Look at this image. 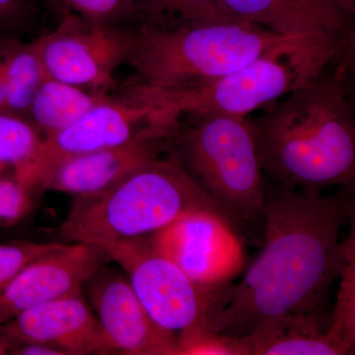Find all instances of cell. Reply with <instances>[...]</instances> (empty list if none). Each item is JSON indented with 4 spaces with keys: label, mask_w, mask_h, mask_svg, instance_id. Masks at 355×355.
<instances>
[{
    "label": "cell",
    "mask_w": 355,
    "mask_h": 355,
    "mask_svg": "<svg viewBox=\"0 0 355 355\" xmlns=\"http://www.w3.org/2000/svg\"><path fill=\"white\" fill-rule=\"evenodd\" d=\"M266 243L242 282L227 284L210 324L217 335L241 338L286 319L323 317L331 286L345 263L343 226L354 202L286 186H266Z\"/></svg>",
    "instance_id": "cell-1"
},
{
    "label": "cell",
    "mask_w": 355,
    "mask_h": 355,
    "mask_svg": "<svg viewBox=\"0 0 355 355\" xmlns=\"http://www.w3.org/2000/svg\"><path fill=\"white\" fill-rule=\"evenodd\" d=\"M345 67L301 86L249 119L263 174L304 193L349 187L355 120Z\"/></svg>",
    "instance_id": "cell-2"
},
{
    "label": "cell",
    "mask_w": 355,
    "mask_h": 355,
    "mask_svg": "<svg viewBox=\"0 0 355 355\" xmlns=\"http://www.w3.org/2000/svg\"><path fill=\"white\" fill-rule=\"evenodd\" d=\"M232 220L175 159L158 158L94 195L77 197L60 234L104 251L132 238L151 235L191 214Z\"/></svg>",
    "instance_id": "cell-3"
},
{
    "label": "cell",
    "mask_w": 355,
    "mask_h": 355,
    "mask_svg": "<svg viewBox=\"0 0 355 355\" xmlns=\"http://www.w3.org/2000/svg\"><path fill=\"white\" fill-rule=\"evenodd\" d=\"M135 34L128 64L135 70L137 83L159 90L209 85L279 44L301 38L280 36L245 20L200 26L144 23Z\"/></svg>",
    "instance_id": "cell-4"
},
{
    "label": "cell",
    "mask_w": 355,
    "mask_h": 355,
    "mask_svg": "<svg viewBox=\"0 0 355 355\" xmlns=\"http://www.w3.org/2000/svg\"><path fill=\"white\" fill-rule=\"evenodd\" d=\"M323 36L289 40L202 87L159 90L135 83L147 102L180 119L188 114L224 113L247 116L323 74L343 50Z\"/></svg>",
    "instance_id": "cell-5"
},
{
    "label": "cell",
    "mask_w": 355,
    "mask_h": 355,
    "mask_svg": "<svg viewBox=\"0 0 355 355\" xmlns=\"http://www.w3.org/2000/svg\"><path fill=\"white\" fill-rule=\"evenodd\" d=\"M179 121L168 150L233 221L263 216L266 184L247 116L209 113ZM182 118V116H181Z\"/></svg>",
    "instance_id": "cell-6"
},
{
    "label": "cell",
    "mask_w": 355,
    "mask_h": 355,
    "mask_svg": "<svg viewBox=\"0 0 355 355\" xmlns=\"http://www.w3.org/2000/svg\"><path fill=\"white\" fill-rule=\"evenodd\" d=\"M127 272L135 295L166 331L209 330L223 306L227 282L203 284L191 279L154 246L150 235L119 243L107 251Z\"/></svg>",
    "instance_id": "cell-7"
},
{
    "label": "cell",
    "mask_w": 355,
    "mask_h": 355,
    "mask_svg": "<svg viewBox=\"0 0 355 355\" xmlns=\"http://www.w3.org/2000/svg\"><path fill=\"white\" fill-rule=\"evenodd\" d=\"M165 113L132 87L120 97L107 96L60 132L44 135L32 157L15 171L27 193L44 189L51 172L64 161L120 146L153 125H169Z\"/></svg>",
    "instance_id": "cell-8"
},
{
    "label": "cell",
    "mask_w": 355,
    "mask_h": 355,
    "mask_svg": "<svg viewBox=\"0 0 355 355\" xmlns=\"http://www.w3.org/2000/svg\"><path fill=\"white\" fill-rule=\"evenodd\" d=\"M135 36V28L67 16L55 31L38 39L44 73L48 78L107 92L113 87L116 69L132 55Z\"/></svg>",
    "instance_id": "cell-9"
},
{
    "label": "cell",
    "mask_w": 355,
    "mask_h": 355,
    "mask_svg": "<svg viewBox=\"0 0 355 355\" xmlns=\"http://www.w3.org/2000/svg\"><path fill=\"white\" fill-rule=\"evenodd\" d=\"M110 261L106 251L92 245L58 243L30 261L0 293V326L23 311L83 291L86 282Z\"/></svg>",
    "instance_id": "cell-10"
},
{
    "label": "cell",
    "mask_w": 355,
    "mask_h": 355,
    "mask_svg": "<svg viewBox=\"0 0 355 355\" xmlns=\"http://www.w3.org/2000/svg\"><path fill=\"white\" fill-rule=\"evenodd\" d=\"M85 286L91 305L116 352L179 355L177 336L151 319L125 275L105 265Z\"/></svg>",
    "instance_id": "cell-11"
},
{
    "label": "cell",
    "mask_w": 355,
    "mask_h": 355,
    "mask_svg": "<svg viewBox=\"0 0 355 355\" xmlns=\"http://www.w3.org/2000/svg\"><path fill=\"white\" fill-rule=\"evenodd\" d=\"M232 224L200 212L180 219L151 234L154 246L191 279L203 284L226 282L241 261Z\"/></svg>",
    "instance_id": "cell-12"
},
{
    "label": "cell",
    "mask_w": 355,
    "mask_h": 355,
    "mask_svg": "<svg viewBox=\"0 0 355 355\" xmlns=\"http://www.w3.org/2000/svg\"><path fill=\"white\" fill-rule=\"evenodd\" d=\"M1 326L14 340L49 345L64 354L116 352L83 291L23 311Z\"/></svg>",
    "instance_id": "cell-13"
},
{
    "label": "cell",
    "mask_w": 355,
    "mask_h": 355,
    "mask_svg": "<svg viewBox=\"0 0 355 355\" xmlns=\"http://www.w3.org/2000/svg\"><path fill=\"white\" fill-rule=\"evenodd\" d=\"M176 127L149 125L120 146L70 158L51 172L44 189L76 198L106 190L137 168L160 158L169 148Z\"/></svg>",
    "instance_id": "cell-14"
},
{
    "label": "cell",
    "mask_w": 355,
    "mask_h": 355,
    "mask_svg": "<svg viewBox=\"0 0 355 355\" xmlns=\"http://www.w3.org/2000/svg\"><path fill=\"white\" fill-rule=\"evenodd\" d=\"M239 19L284 37L323 36L345 44L354 36L349 15L328 0H223Z\"/></svg>",
    "instance_id": "cell-15"
},
{
    "label": "cell",
    "mask_w": 355,
    "mask_h": 355,
    "mask_svg": "<svg viewBox=\"0 0 355 355\" xmlns=\"http://www.w3.org/2000/svg\"><path fill=\"white\" fill-rule=\"evenodd\" d=\"M323 326V317L286 319L234 338L241 355H343Z\"/></svg>",
    "instance_id": "cell-16"
},
{
    "label": "cell",
    "mask_w": 355,
    "mask_h": 355,
    "mask_svg": "<svg viewBox=\"0 0 355 355\" xmlns=\"http://www.w3.org/2000/svg\"><path fill=\"white\" fill-rule=\"evenodd\" d=\"M108 94L48 78L41 84L30 108L28 121L44 135L60 132L83 116Z\"/></svg>",
    "instance_id": "cell-17"
},
{
    "label": "cell",
    "mask_w": 355,
    "mask_h": 355,
    "mask_svg": "<svg viewBox=\"0 0 355 355\" xmlns=\"http://www.w3.org/2000/svg\"><path fill=\"white\" fill-rule=\"evenodd\" d=\"M0 53L6 80V113L28 120L33 99L46 77L39 40L29 44L16 40L2 42Z\"/></svg>",
    "instance_id": "cell-18"
},
{
    "label": "cell",
    "mask_w": 355,
    "mask_h": 355,
    "mask_svg": "<svg viewBox=\"0 0 355 355\" xmlns=\"http://www.w3.org/2000/svg\"><path fill=\"white\" fill-rule=\"evenodd\" d=\"M335 309L327 324L326 336L342 354H354L355 345V233L347 238L345 263L340 273Z\"/></svg>",
    "instance_id": "cell-19"
},
{
    "label": "cell",
    "mask_w": 355,
    "mask_h": 355,
    "mask_svg": "<svg viewBox=\"0 0 355 355\" xmlns=\"http://www.w3.org/2000/svg\"><path fill=\"white\" fill-rule=\"evenodd\" d=\"M144 13L170 18L178 25H212L237 22L223 0H142Z\"/></svg>",
    "instance_id": "cell-20"
},
{
    "label": "cell",
    "mask_w": 355,
    "mask_h": 355,
    "mask_svg": "<svg viewBox=\"0 0 355 355\" xmlns=\"http://www.w3.org/2000/svg\"><path fill=\"white\" fill-rule=\"evenodd\" d=\"M41 139L31 121L0 112V168L12 166L17 171L32 157Z\"/></svg>",
    "instance_id": "cell-21"
},
{
    "label": "cell",
    "mask_w": 355,
    "mask_h": 355,
    "mask_svg": "<svg viewBox=\"0 0 355 355\" xmlns=\"http://www.w3.org/2000/svg\"><path fill=\"white\" fill-rule=\"evenodd\" d=\"M83 19L99 24L121 25L144 13L137 0H60Z\"/></svg>",
    "instance_id": "cell-22"
},
{
    "label": "cell",
    "mask_w": 355,
    "mask_h": 355,
    "mask_svg": "<svg viewBox=\"0 0 355 355\" xmlns=\"http://www.w3.org/2000/svg\"><path fill=\"white\" fill-rule=\"evenodd\" d=\"M177 340L179 355H241L234 338L217 335L207 329L181 331Z\"/></svg>",
    "instance_id": "cell-23"
},
{
    "label": "cell",
    "mask_w": 355,
    "mask_h": 355,
    "mask_svg": "<svg viewBox=\"0 0 355 355\" xmlns=\"http://www.w3.org/2000/svg\"><path fill=\"white\" fill-rule=\"evenodd\" d=\"M57 244L19 242L0 245V293L30 261L53 249Z\"/></svg>",
    "instance_id": "cell-24"
},
{
    "label": "cell",
    "mask_w": 355,
    "mask_h": 355,
    "mask_svg": "<svg viewBox=\"0 0 355 355\" xmlns=\"http://www.w3.org/2000/svg\"><path fill=\"white\" fill-rule=\"evenodd\" d=\"M28 207V193L16 178L0 177V220H17Z\"/></svg>",
    "instance_id": "cell-25"
},
{
    "label": "cell",
    "mask_w": 355,
    "mask_h": 355,
    "mask_svg": "<svg viewBox=\"0 0 355 355\" xmlns=\"http://www.w3.org/2000/svg\"><path fill=\"white\" fill-rule=\"evenodd\" d=\"M30 0H0V26L8 25L24 17Z\"/></svg>",
    "instance_id": "cell-26"
},
{
    "label": "cell",
    "mask_w": 355,
    "mask_h": 355,
    "mask_svg": "<svg viewBox=\"0 0 355 355\" xmlns=\"http://www.w3.org/2000/svg\"><path fill=\"white\" fill-rule=\"evenodd\" d=\"M21 354H64L55 347H49L46 345H40V343H26V347L20 350Z\"/></svg>",
    "instance_id": "cell-27"
},
{
    "label": "cell",
    "mask_w": 355,
    "mask_h": 355,
    "mask_svg": "<svg viewBox=\"0 0 355 355\" xmlns=\"http://www.w3.org/2000/svg\"><path fill=\"white\" fill-rule=\"evenodd\" d=\"M0 112H6V80H4L3 62H2L1 53H0Z\"/></svg>",
    "instance_id": "cell-28"
},
{
    "label": "cell",
    "mask_w": 355,
    "mask_h": 355,
    "mask_svg": "<svg viewBox=\"0 0 355 355\" xmlns=\"http://www.w3.org/2000/svg\"><path fill=\"white\" fill-rule=\"evenodd\" d=\"M328 1L350 16L354 15L355 12V0H328Z\"/></svg>",
    "instance_id": "cell-29"
},
{
    "label": "cell",
    "mask_w": 355,
    "mask_h": 355,
    "mask_svg": "<svg viewBox=\"0 0 355 355\" xmlns=\"http://www.w3.org/2000/svg\"><path fill=\"white\" fill-rule=\"evenodd\" d=\"M4 354V349L1 345H0V354Z\"/></svg>",
    "instance_id": "cell-30"
}]
</instances>
